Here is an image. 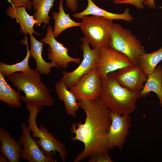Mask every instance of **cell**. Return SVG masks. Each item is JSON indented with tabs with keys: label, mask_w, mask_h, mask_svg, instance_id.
<instances>
[{
	"label": "cell",
	"mask_w": 162,
	"mask_h": 162,
	"mask_svg": "<svg viewBox=\"0 0 162 162\" xmlns=\"http://www.w3.org/2000/svg\"><path fill=\"white\" fill-rule=\"evenodd\" d=\"M161 1H162V0H161Z\"/></svg>",
	"instance_id": "cell-32"
},
{
	"label": "cell",
	"mask_w": 162,
	"mask_h": 162,
	"mask_svg": "<svg viewBox=\"0 0 162 162\" xmlns=\"http://www.w3.org/2000/svg\"><path fill=\"white\" fill-rule=\"evenodd\" d=\"M46 30L45 37L40 41L49 46L47 49L49 59L55 62L59 68L65 69H67L70 62H75L78 64L80 63V58H74L69 56L68 54L69 49L56 40L53 34V29L51 26H48Z\"/></svg>",
	"instance_id": "cell-12"
},
{
	"label": "cell",
	"mask_w": 162,
	"mask_h": 162,
	"mask_svg": "<svg viewBox=\"0 0 162 162\" xmlns=\"http://www.w3.org/2000/svg\"><path fill=\"white\" fill-rule=\"evenodd\" d=\"M109 46L125 55L134 65H140V56L146 52L139 40L129 29L113 23L111 30Z\"/></svg>",
	"instance_id": "cell-6"
},
{
	"label": "cell",
	"mask_w": 162,
	"mask_h": 162,
	"mask_svg": "<svg viewBox=\"0 0 162 162\" xmlns=\"http://www.w3.org/2000/svg\"><path fill=\"white\" fill-rule=\"evenodd\" d=\"M140 98V92H133L121 86L111 72L102 79V90L99 98L110 112L129 115L135 110Z\"/></svg>",
	"instance_id": "cell-3"
},
{
	"label": "cell",
	"mask_w": 162,
	"mask_h": 162,
	"mask_svg": "<svg viewBox=\"0 0 162 162\" xmlns=\"http://www.w3.org/2000/svg\"><path fill=\"white\" fill-rule=\"evenodd\" d=\"M144 5V6L146 5L147 7L151 8L154 9L156 6L154 2V0H145Z\"/></svg>",
	"instance_id": "cell-29"
},
{
	"label": "cell",
	"mask_w": 162,
	"mask_h": 162,
	"mask_svg": "<svg viewBox=\"0 0 162 162\" xmlns=\"http://www.w3.org/2000/svg\"><path fill=\"white\" fill-rule=\"evenodd\" d=\"M55 87L58 99L64 103L67 114L74 118L76 117V112L80 108L78 100L66 88L62 81L60 80L57 82Z\"/></svg>",
	"instance_id": "cell-19"
},
{
	"label": "cell",
	"mask_w": 162,
	"mask_h": 162,
	"mask_svg": "<svg viewBox=\"0 0 162 162\" xmlns=\"http://www.w3.org/2000/svg\"><path fill=\"white\" fill-rule=\"evenodd\" d=\"M80 108L86 114L85 122L73 123L70 132L75 134L73 141L83 143V151L77 154L74 162H79L100 152L109 151L107 135L111 123L110 111L99 98L78 100Z\"/></svg>",
	"instance_id": "cell-1"
},
{
	"label": "cell",
	"mask_w": 162,
	"mask_h": 162,
	"mask_svg": "<svg viewBox=\"0 0 162 162\" xmlns=\"http://www.w3.org/2000/svg\"><path fill=\"white\" fill-rule=\"evenodd\" d=\"M102 90V79L97 68L84 74L70 91L78 100L98 99Z\"/></svg>",
	"instance_id": "cell-8"
},
{
	"label": "cell",
	"mask_w": 162,
	"mask_h": 162,
	"mask_svg": "<svg viewBox=\"0 0 162 162\" xmlns=\"http://www.w3.org/2000/svg\"><path fill=\"white\" fill-rule=\"evenodd\" d=\"M145 0H113L115 4H129L135 6L138 9L144 8Z\"/></svg>",
	"instance_id": "cell-26"
},
{
	"label": "cell",
	"mask_w": 162,
	"mask_h": 162,
	"mask_svg": "<svg viewBox=\"0 0 162 162\" xmlns=\"http://www.w3.org/2000/svg\"><path fill=\"white\" fill-rule=\"evenodd\" d=\"M147 80L142 89L140 92V98L148 95L153 92L158 96L162 108V67L158 65L154 71L147 75Z\"/></svg>",
	"instance_id": "cell-18"
},
{
	"label": "cell",
	"mask_w": 162,
	"mask_h": 162,
	"mask_svg": "<svg viewBox=\"0 0 162 162\" xmlns=\"http://www.w3.org/2000/svg\"><path fill=\"white\" fill-rule=\"evenodd\" d=\"M111 73L121 86L133 92L141 91L148 78L140 65L128 66Z\"/></svg>",
	"instance_id": "cell-11"
},
{
	"label": "cell",
	"mask_w": 162,
	"mask_h": 162,
	"mask_svg": "<svg viewBox=\"0 0 162 162\" xmlns=\"http://www.w3.org/2000/svg\"><path fill=\"white\" fill-rule=\"evenodd\" d=\"M8 7L6 10V14L12 19H15L20 26V31L21 33L26 35L27 34H35L37 35L40 34L34 29V25L37 23L34 18V15H29L27 12L25 7H17L13 4Z\"/></svg>",
	"instance_id": "cell-14"
},
{
	"label": "cell",
	"mask_w": 162,
	"mask_h": 162,
	"mask_svg": "<svg viewBox=\"0 0 162 162\" xmlns=\"http://www.w3.org/2000/svg\"><path fill=\"white\" fill-rule=\"evenodd\" d=\"M88 162H112L109 151L97 153L90 157Z\"/></svg>",
	"instance_id": "cell-25"
},
{
	"label": "cell",
	"mask_w": 162,
	"mask_h": 162,
	"mask_svg": "<svg viewBox=\"0 0 162 162\" xmlns=\"http://www.w3.org/2000/svg\"><path fill=\"white\" fill-rule=\"evenodd\" d=\"M26 107L29 113L27 122L32 133L33 138L44 153L47 156L53 157L56 152L60 154L62 161L64 162L67 156L64 145L55 137L43 125L40 128L36 123L37 115L41 108L34 105L26 104Z\"/></svg>",
	"instance_id": "cell-4"
},
{
	"label": "cell",
	"mask_w": 162,
	"mask_h": 162,
	"mask_svg": "<svg viewBox=\"0 0 162 162\" xmlns=\"http://www.w3.org/2000/svg\"><path fill=\"white\" fill-rule=\"evenodd\" d=\"M67 7L73 11H75L78 7V0H65Z\"/></svg>",
	"instance_id": "cell-28"
},
{
	"label": "cell",
	"mask_w": 162,
	"mask_h": 162,
	"mask_svg": "<svg viewBox=\"0 0 162 162\" xmlns=\"http://www.w3.org/2000/svg\"><path fill=\"white\" fill-rule=\"evenodd\" d=\"M40 73L33 68L24 72H17L6 76L19 91H23L21 100L26 104L34 105L39 108L54 105L49 89L43 83Z\"/></svg>",
	"instance_id": "cell-2"
},
{
	"label": "cell",
	"mask_w": 162,
	"mask_h": 162,
	"mask_svg": "<svg viewBox=\"0 0 162 162\" xmlns=\"http://www.w3.org/2000/svg\"><path fill=\"white\" fill-rule=\"evenodd\" d=\"M10 4L17 7H25L31 10L33 7V1L32 0H8Z\"/></svg>",
	"instance_id": "cell-27"
},
{
	"label": "cell",
	"mask_w": 162,
	"mask_h": 162,
	"mask_svg": "<svg viewBox=\"0 0 162 162\" xmlns=\"http://www.w3.org/2000/svg\"><path fill=\"white\" fill-rule=\"evenodd\" d=\"M8 161L6 157L3 154L0 155V162H7Z\"/></svg>",
	"instance_id": "cell-31"
},
{
	"label": "cell",
	"mask_w": 162,
	"mask_h": 162,
	"mask_svg": "<svg viewBox=\"0 0 162 162\" xmlns=\"http://www.w3.org/2000/svg\"><path fill=\"white\" fill-rule=\"evenodd\" d=\"M101 54L97 64V68L101 79L107 74L122 68L134 65L123 53L109 46L100 49Z\"/></svg>",
	"instance_id": "cell-9"
},
{
	"label": "cell",
	"mask_w": 162,
	"mask_h": 162,
	"mask_svg": "<svg viewBox=\"0 0 162 162\" xmlns=\"http://www.w3.org/2000/svg\"><path fill=\"white\" fill-rule=\"evenodd\" d=\"M22 132L19 137L23 149L21 158L29 162H56L53 157L46 156L31 135V131L24 122L20 123Z\"/></svg>",
	"instance_id": "cell-13"
},
{
	"label": "cell",
	"mask_w": 162,
	"mask_h": 162,
	"mask_svg": "<svg viewBox=\"0 0 162 162\" xmlns=\"http://www.w3.org/2000/svg\"><path fill=\"white\" fill-rule=\"evenodd\" d=\"M82 42L80 48L82 52L83 58L78 67L70 72L63 71V75L61 79L66 88L70 89L77 81L84 74L92 69L97 68V64L101 54L100 49H92L90 44L84 37L81 39Z\"/></svg>",
	"instance_id": "cell-7"
},
{
	"label": "cell",
	"mask_w": 162,
	"mask_h": 162,
	"mask_svg": "<svg viewBox=\"0 0 162 162\" xmlns=\"http://www.w3.org/2000/svg\"><path fill=\"white\" fill-rule=\"evenodd\" d=\"M30 52L36 63V70L40 74L48 75L51 72V68L55 67L60 69L57 64L54 61L47 62L42 56L43 44L37 40L33 36L30 34Z\"/></svg>",
	"instance_id": "cell-17"
},
{
	"label": "cell",
	"mask_w": 162,
	"mask_h": 162,
	"mask_svg": "<svg viewBox=\"0 0 162 162\" xmlns=\"http://www.w3.org/2000/svg\"><path fill=\"white\" fill-rule=\"evenodd\" d=\"M80 27L84 37L93 48L109 46L113 20L94 15L82 17Z\"/></svg>",
	"instance_id": "cell-5"
},
{
	"label": "cell",
	"mask_w": 162,
	"mask_h": 162,
	"mask_svg": "<svg viewBox=\"0 0 162 162\" xmlns=\"http://www.w3.org/2000/svg\"><path fill=\"white\" fill-rule=\"evenodd\" d=\"M42 0H33V7L34 8V11L37 5Z\"/></svg>",
	"instance_id": "cell-30"
},
{
	"label": "cell",
	"mask_w": 162,
	"mask_h": 162,
	"mask_svg": "<svg viewBox=\"0 0 162 162\" xmlns=\"http://www.w3.org/2000/svg\"><path fill=\"white\" fill-rule=\"evenodd\" d=\"M162 61V46L155 52H146L140 56L139 58L140 65L147 75L152 73Z\"/></svg>",
	"instance_id": "cell-23"
},
{
	"label": "cell",
	"mask_w": 162,
	"mask_h": 162,
	"mask_svg": "<svg viewBox=\"0 0 162 162\" xmlns=\"http://www.w3.org/2000/svg\"><path fill=\"white\" fill-rule=\"evenodd\" d=\"M63 1L59 0V12L52 13L54 22L53 34L55 38L65 30L74 27H80L81 25V22L74 21L70 17L69 14L65 13L63 8Z\"/></svg>",
	"instance_id": "cell-20"
},
{
	"label": "cell",
	"mask_w": 162,
	"mask_h": 162,
	"mask_svg": "<svg viewBox=\"0 0 162 162\" xmlns=\"http://www.w3.org/2000/svg\"><path fill=\"white\" fill-rule=\"evenodd\" d=\"M88 5L87 8L81 12L73 14L74 17L81 19L84 16L94 15L103 17L112 20H123L130 22L134 18L129 13V9L126 8L124 12L122 14L111 13L99 8L93 2L92 0H87Z\"/></svg>",
	"instance_id": "cell-16"
},
{
	"label": "cell",
	"mask_w": 162,
	"mask_h": 162,
	"mask_svg": "<svg viewBox=\"0 0 162 162\" xmlns=\"http://www.w3.org/2000/svg\"><path fill=\"white\" fill-rule=\"evenodd\" d=\"M110 113L112 122L107 135L108 145L110 149L116 147L122 150L131 127L130 117L116 112Z\"/></svg>",
	"instance_id": "cell-10"
},
{
	"label": "cell",
	"mask_w": 162,
	"mask_h": 162,
	"mask_svg": "<svg viewBox=\"0 0 162 162\" xmlns=\"http://www.w3.org/2000/svg\"><path fill=\"white\" fill-rule=\"evenodd\" d=\"M21 43L26 46L27 52L26 57L22 61L13 64L9 65L1 62L0 73L3 76H6L17 72H24L30 68L28 61L31 55L28 48L27 38H26L25 39L22 40Z\"/></svg>",
	"instance_id": "cell-22"
},
{
	"label": "cell",
	"mask_w": 162,
	"mask_h": 162,
	"mask_svg": "<svg viewBox=\"0 0 162 162\" xmlns=\"http://www.w3.org/2000/svg\"><path fill=\"white\" fill-rule=\"evenodd\" d=\"M55 0H42L39 3L34 15V19L37 21L35 26H39L42 23L46 25L49 23L51 17L49 16V13L53 6Z\"/></svg>",
	"instance_id": "cell-24"
},
{
	"label": "cell",
	"mask_w": 162,
	"mask_h": 162,
	"mask_svg": "<svg viewBox=\"0 0 162 162\" xmlns=\"http://www.w3.org/2000/svg\"><path fill=\"white\" fill-rule=\"evenodd\" d=\"M21 96L20 92L12 88L0 73V100L10 107L20 108L22 106Z\"/></svg>",
	"instance_id": "cell-21"
},
{
	"label": "cell",
	"mask_w": 162,
	"mask_h": 162,
	"mask_svg": "<svg viewBox=\"0 0 162 162\" xmlns=\"http://www.w3.org/2000/svg\"><path fill=\"white\" fill-rule=\"evenodd\" d=\"M0 151L9 162H19L23 147L21 143L15 141L6 130L0 128Z\"/></svg>",
	"instance_id": "cell-15"
}]
</instances>
